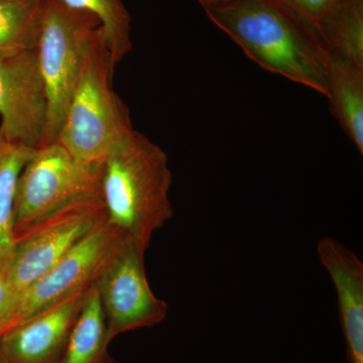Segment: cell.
<instances>
[{
    "label": "cell",
    "mask_w": 363,
    "mask_h": 363,
    "mask_svg": "<svg viewBox=\"0 0 363 363\" xmlns=\"http://www.w3.org/2000/svg\"><path fill=\"white\" fill-rule=\"evenodd\" d=\"M329 54L363 68V0H345L323 40Z\"/></svg>",
    "instance_id": "cell-17"
},
{
    "label": "cell",
    "mask_w": 363,
    "mask_h": 363,
    "mask_svg": "<svg viewBox=\"0 0 363 363\" xmlns=\"http://www.w3.org/2000/svg\"><path fill=\"white\" fill-rule=\"evenodd\" d=\"M204 9L257 65L327 97L330 54L278 0H230Z\"/></svg>",
    "instance_id": "cell-1"
},
{
    "label": "cell",
    "mask_w": 363,
    "mask_h": 363,
    "mask_svg": "<svg viewBox=\"0 0 363 363\" xmlns=\"http://www.w3.org/2000/svg\"><path fill=\"white\" fill-rule=\"evenodd\" d=\"M35 150L11 142L0 133V276L6 271L13 255L14 202L18 178Z\"/></svg>",
    "instance_id": "cell-14"
},
{
    "label": "cell",
    "mask_w": 363,
    "mask_h": 363,
    "mask_svg": "<svg viewBox=\"0 0 363 363\" xmlns=\"http://www.w3.org/2000/svg\"><path fill=\"white\" fill-rule=\"evenodd\" d=\"M100 28L92 14L67 6L60 0H43L35 51L47 90L48 116L39 147L58 140L85 52Z\"/></svg>",
    "instance_id": "cell-4"
},
{
    "label": "cell",
    "mask_w": 363,
    "mask_h": 363,
    "mask_svg": "<svg viewBox=\"0 0 363 363\" xmlns=\"http://www.w3.org/2000/svg\"><path fill=\"white\" fill-rule=\"evenodd\" d=\"M317 253L337 294L348 362L363 363L362 260L331 238H322L318 242Z\"/></svg>",
    "instance_id": "cell-11"
},
{
    "label": "cell",
    "mask_w": 363,
    "mask_h": 363,
    "mask_svg": "<svg viewBox=\"0 0 363 363\" xmlns=\"http://www.w3.org/2000/svg\"><path fill=\"white\" fill-rule=\"evenodd\" d=\"M114 72L100 28L85 52L57 140L78 161L102 164L135 133L130 111L112 88Z\"/></svg>",
    "instance_id": "cell-3"
},
{
    "label": "cell",
    "mask_w": 363,
    "mask_h": 363,
    "mask_svg": "<svg viewBox=\"0 0 363 363\" xmlns=\"http://www.w3.org/2000/svg\"><path fill=\"white\" fill-rule=\"evenodd\" d=\"M309 26L323 44L327 32L345 0H278Z\"/></svg>",
    "instance_id": "cell-18"
},
{
    "label": "cell",
    "mask_w": 363,
    "mask_h": 363,
    "mask_svg": "<svg viewBox=\"0 0 363 363\" xmlns=\"http://www.w3.org/2000/svg\"><path fill=\"white\" fill-rule=\"evenodd\" d=\"M67 6L96 16L116 68L133 50L131 16L123 0H60Z\"/></svg>",
    "instance_id": "cell-16"
},
{
    "label": "cell",
    "mask_w": 363,
    "mask_h": 363,
    "mask_svg": "<svg viewBox=\"0 0 363 363\" xmlns=\"http://www.w3.org/2000/svg\"><path fill=\"white\" fill-rule=\"evenodd\" d=\"M102 164L75 159L58 143L35 150L18 178L14 202V242L70 203L101 194Z\"/></svg>",
    "instance_id": "cell-5"
},
{
    "label": "cell",
    "mask_w": 363,
    "mask_h": 363,
    "mask_svg": "<svg viewBox=\"0 0 363 363\" xmlns=\"http://www.w3.org/2000/svg\"><path fill=\"white\" fill-rule=\"evenodd\" d=\"M86 294L7 330L0 337V363H59Z\"/></svg>",
    "instance_id": "cell-10"
},
{
    "label": "cell",
    "mask_w": 363,
    "mask_h": 363,
    "mask_svg": "<svg viewBox=\"0 0 363 363\" xmlns=\"http://www.w3.org/2000/svg\"><path fill=\"white\" fill-rule=\"evenodd\" d=\"M106 220L101 194L86 196L70 203L16 238L13 257L1 276L20 295Z\"/></svg>",
    "instance_id": "cell-6"
},
{
    "label": "cell",
    "mask_w": 363,
    "mask_h": 363,
    "mask_svg": "<svg viewBox=\"0 0 363 363\" xmlns=\"http://www.w3.org/2000/svg\"><path fill=\"white\" fill-rule=\"evenodd\" d=\"M111 342L97 288L93 285L86 294L59 363H116L109 352Z\"/></svg>",
    "instance_id": "cell-13"
},
{
    "label": "cell",
    "mask_w": 363,
    "mask_h": 363,
    "mask_svg": "<svg viewBox=\"0 0 363 363\" xmlns=\"http://www.w3.org/2000/svg\"><path fill=\"white\" fill-rule=\"evenodd\" d=\"M228 1L230 0H199L203 7L218 6V4H223Z\"/></svg>",
    "instance_id": "cell-20"
},
{
    "label": "cell",
    "mask_w": 363,
    "mask_h": 363,
    "mask_svg": "<svg viewBox=\"0 0 363 363\" xmlns=\"http://www.w3.org/2000/svg\"><path fill=\"white\" fill-rule=\"evenodd\" d=\"M42 4L43 0H0V61L37 48Z\"/></svg>",
    "instance_id": "cell-15"
},
{
    "label": "cell",
    "mask_w": 363,
    "mask_h": 363,
    "mask_svg": "<svg viewBox=\"0 0 363 363\" xmlns=\"http://www.w3.org/2000/svg\"><path fill=\"white\" fill-rule=\"evenodd\" d=\"M328 98L332 111L363 155V68L330 54Z\"/></svg>",
    "instance_id": "cell-12"
},
{
    "label": "cell",
    "mask_w": 363,
    "mask_h": 363,
    "mask_svg": "<svg viewBox=\"0 0 363 363\" xmlns=\"http://www.w3.org/2000/svg\"><path fill=\"white\" fill-rule=\"evenodd\" d=\"M18 298V294L7 284L6 279L0 276V337L11 327Z\"/></svg>",
    "instance_id": "cell-19"
},
{
    "label": "cell",
    "mask_w": 363,
    "mask_h": 363,
    "mask_svg": "<svg viewBox=\"0 0 363 363\" xmlns=\"http://www.w3.org/2000/svg\"><path fill=\"white\" fill-rule=\"evenodd\" d=\"M47 116V90L35 49L0 61V133L38 149Z\"/></svg>",
    "instance_id": "cell-9"
},
{
    "label": "cell",
    "mask_w": 363,
    "mask_h": 363,
    "mask_svg": "<svg viewBox=\"0 0 363 363\" xmlns=\"http://www.w3.org/2000/svg\"><path fill=\"white\" fill-rule=\"evenodd\" d=\"M121 238L107 220L95 227L18 295L11 328L89 290Z\"/></svg>",
    "instance_id": "cell-8"
},
{
    "label": "cell",
    "mask_w": 363,
    "mask_h": 363,
    "mask_svg": "<svg viewBox=\"0 0 363 363\" xmlns=\"http://www.w3.org/2000/svg\"><path fill=\"white\" fill-rule=\"evenodd\" d=\"M147 250L121 238L95 283L111 341L128 332L157 326L168 314V304L150 288L145 267Z\"/></svg>",
    "instance_id": "cell-7"
},
{
    "label": "cell",
    "mask_w": 363,
    "mask_h": 363,
    "mask_svg": "<svg viewBox=\"0 0 363 363\" xmlns=\"http://www.w3.org/2000/svg\"><path fill=\"white\" fill-rule=\"evenodd\" d=\"M172 184L164 150L135 130L102 162L100 192L107 221L147 250L154 233L173 219Z\"/></svg>",
    "instance_id": "cell-2"
}]
</instances>
